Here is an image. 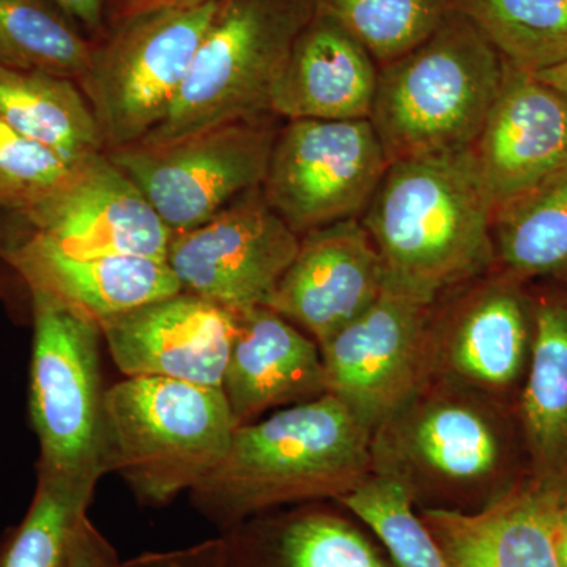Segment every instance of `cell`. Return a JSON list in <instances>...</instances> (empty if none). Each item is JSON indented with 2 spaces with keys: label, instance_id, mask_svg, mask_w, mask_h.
<instances>
[{
  "label": "cell",
  "instance_id": "8",
  "mask_svg": "<svg viewBox=\"0 0 567 567\" xmlns=\"http://www.w3.org/2000/svg\"><path fill=\"white\" fill-rule=\"evenodd\" d=\"M271 115L224 123L167 144L106 152L171 233L194 229L262 186L279 128Z\"/></svg>",
  "mask_w": 567,
  "mask_h": 567
},
{
  "label": "cell",
  "instance_id": "27",
  "mask_svg": "<svg viewBox=\"0 0 567 567\" xmlns=\"http://www.w3.org/2000/svg\"><path fill=\"white\" fill-rule=\"evenodd\" d=\"M503 61L537 74L567 61V0H451Z\"/></svg>",
  "mask_w": 567,
  "mask_h": 567
},
{
  "label": "cell",
  "instance_id": "3",
  "mask_svg": "<svg viewBox=\"0 0 567 567\" xmlns=\"http://www.w3.org/2000/svg\"><path fill=\"white\" fill-rule=\"evenodd\" d=\"M503 73L499 52L456 10L423 43L380 65L371 122L388 162L472 148Z\"/></svg>",
  "mask_w": 567,
  "mask_h": 567
},
{
  "label": "cell",
  "instance_id": "9",
  "mask_svg": "<svg viewBox=\"0 0 567 567\" xmlns=\"http://www.w3.org/2000/svg\"><path fill=\"white\" fill-rule=\"evenodd\" d=\"M388 166L371 121H290L276 136L262 192L303 237L361 218Z\"/></svg>",
  "mask_w": 567,
  "mask_h": 567
},
{
  "label": "cell",
  "instance_id": "13",
  "mask_svg": "<svg viewBox=\"0 0 567 567\" xmlns=\"http://www.w3.org/2000/svg\"><path fill=\"white\" fill-rule=\"evenodd\" d=\"M126 377H163L223 390L237 315L182 292L107 317L99 323Z\"/></svg>",
  "mask_w": 567,
  "mask_h": 567
},
{
  "label": "cell",
  "instance_id": "23",
  "mask_svg": "<svg viewBox=\"0 0 567 567\" xmlns=\"http://www.w3.org/2000/svg\"><path fill=\"white\" fill-rule=\"evenodd\" d=\"M525 431L540 483L565 492L567 477V306L537 308L532 371L524 399Z\"/></svg>",
  "mask_w": 567,
  "mask_h": 567
},
{
  "label": "cell",
  "instance_id": "35",
  "mask_svg": "<svg viewBox=\"0 0 567 567\" xmlns=\"http://www.w3.org/2000/svg\"><path fill=\"white\" fill-rule=\"evenodd\" d=\"M54 6L80 22L91 33H99L103 28V13L106 0H51Z\"/></svg>",
  "mask_w": 567,
  "mask_h": 567
},
{
  "label": "cell",
  "instance_id": "21",
  "mask_svg": "<svg viewBox=\"0 0 567 567\" xmlns=\"http://www.w3.org/2000/svg\"><path fill=\"white\" fill-rule=\"evenodd\" d=\"M0 121L73 163L106 152L87 96L66 78L0 66Z\"/></svg>",
  "mask_w": 567,
  "mask_h": 567
},
{
  "label": "cell",
  "instance_id": "32",
  "mask_svg": "<svg viewBox=\"0 0 567 567\" xmlns=\"http://www.w3.org/2000/svg\"><path fill=\"white\" fill-rule=\"evenodd\" d=\"M122 567H223L221 537L181 550L142 554Z\"/></svg>",
  "mask_w": 567,
  "mask_h": 567
},
{
  "label": "cell",
  "instance_id": "7",
  "mask_svg": "<svg viewBox=\"0 0 567 567\" xmlns=\"http://www.w3.org/2000/svg\"><path fill=\"white\" fill-rule=\"evenodd\" d=\"M221 2L125 18L95 44L91 70L78 85L106 152L137 144L162 125Z\"/></svg>",
  "mask_w": 567,
  "mask_h": 567
},
{
  "label": "cell",
  "instance_id": "25",
  "mask_svg": "<svg viewBox=\"0 0 567 567\" xmlns=\"http://www.w3.org/2000/svg\"><path fill=\"white\" fill-rule=\"evenodd\" d=\"M494 244L514 275L567 270V163L496 207Z\"/></svg>",
  "mask_w": 567,
  "mask_h": 567
},
{
  "label": "cell",
  "instance_id": "5",
  "mask_svg": "<svg viewBox=\"0 0 567 567\" xmlns=\"http://www.w3.org/2000/svg\"><path fill=\"white\" fill-rule=\"evenodd\" d=\"M315 11L311 0H223L169 114L137 144L270 115L293 41Z\"/></svg>",
  "mask_w": 567,
  "mask_h": 567
},
{
  "label": "cell",
  "instance_id": "24",
  "mask_svg": "<svg viewBox=\"0 0 567 567\" xmlns=\"http://www.w3.org/2000/svg\"><path fill=\"white\" fill-rule=\"evenodd\" d=\"M528 324L517 290L492 282L468 298L450 341V363L472 382L491 388L516 380L527 353Z\"/></svg>",
  "mask_w": 567,
  "mask_h": 567
},
{
  "label": "cell",
  "instance_id": "37",
  "mask_svg": "<svg viewBox=\"0 0 567 567\" xmlns=\"http://www.w3.org/2000/svg\"><path fill=\"white\" fill-rule=\"evenodd\" d=\"M557 555L559 567H567V529L559 525L557 535Z\"/></svg>",
  "mask_w": 567,
  "mask_h": 567
},
{
  "label": "cell",
  "instance_id": "29",
  "mask_svg": "<svg viewBox=\"0 0 567 567\" xmlns=\"http://www.w3.org/2000/svg\"><path fill=\"white\" fill-rule=\"evenodd\" d=\"M338 499L382 540L395 567H451L413 511L412 487L398 473L365 476Z\"/></svg>",
  "mask_w": 567,
  "mask_h": 567
},
{
  "label": "cell",
  "instance_id": "20",
  "mask_svg": "<svg viewBox=\"0 0 567 567\" xmlns=\"http://www.w3.org/2000/svg\"><path fill=\"white\" fill-rule=\"evenodd\" d=\"M221 543L223 567H395L352 522L322 509L245 520Z\"/></svg>",
  "mask_w": 567,
  "mask_h": 567
},
{
  "label": "cell",
  "instance_id": "16",
  "mask_svg": "<svg viewBox=\"0 0 567 567\" xmlns=\"http://www.w3.org/2000/svg\"><path fill=\"white\" fill-rule=\"evenodd\" d=\"M0 262L39 293L100 323L107 317L182 292L164 260L112 256L80 259L58 251L25 233L0 241Z\"/></svg>",
  "mask_w": 567,
  "mask_h": 567
},
{
  "label": "cell",
  "instance_id": "36",
  "mask_svg": "<svg viewBox=\"0 0 567 567\" xmlns=\"http://www.w3.org/2000/svg\"><path fill=\"white\" fill-rule=\"evenodd\" d=\"M536 76L547 82V84L554 87L567 102V61L559 63V65L554 66V69L537 73Z\"/></svg>",
  "mask_w": 567,
  "mask_h": 567
},
{
  "label": "cell",
  "instance_id": "31",
  "mask_svg": "<svg viewBox=\"0 0 567 567\" xmlns=\"http://www.w3.org/2000/svg\"><path fill=\"white\" fill-rule=\"evenodd\" d=\"M78 163L0 121V208L28 218L70 181Z\"/></svg>",
  "mask_w": 567,
  "mask_h": 567
},
{
  "label": "cell",
  "instance_id": "22",
  "mask_svg": "<svg viewBox=\"0 0 567 567\" xmlns=\"http://www.w3.org/2000/svg\"><path fill=\"white\" fill-rule=\"evenodd\" d=\"M401 443L413 464L454 488L477 486L502 457L491 420L476 405L454 398H436L410 413Z\"/></svg>",
  "mask_w": 567,
  "mask_h": 567
},
{
  "label": "cell",
  "instance_id": "12",
  "mask_svg": "<svg viewBox=\"0 0 567 567\" xmlns=\"http://www.w3.org/2000/svg\"><path fill=\"white\" fill-rule=\"evenodd\" d=\"M29 233L71 257L132 256L167 262L173 233L106 152L81 159L70 181L22 219Z\"/></svg>",
  "mask_w": 567,
  "mask_h": 567
},
{
  "label": "cell",
  "instance_id": "6",
  "mask_svg": "<svg viewBox=\"0 0 567 567\" xmlns=\"http://www.w3.org/2000/svg\"><path fill=\"white\" fill-rule=\"evenodd\" d=\"M29 410L40 443L37 468L95 488L107 473L99 323L31 293Z\"/></svg>",
  "mask_w": 567,
  "mask_h": 567
},
{
  "label": "cell",
  "instance_id": "11",
  "mask_svg": "<svg viewBox=\"0 0 567 567\" xmlns=\"http://www.w3.org/2000/svg\"><path fill=\"white\" fill-rule=\"evenodd\" d=\"M432 303L385 279L374 303L319 346L327 393L369 431L398 415L415 390Z\"/></svg>",
  "mask_w": 567,
  "mask_h": 567
},
{
  "label": "cell",
  "instance_id": "33",
  "mask_svg": "<svg viewBox=\"0 0 567 567\" xmlns=\"http://www.w3.org/2000/svg\"><path fill=\"white\" fill-rule=\"evenodd\" d=\"M117 551L110 540L92 524L89 516L82 517L71 544L66 567H122Z\"/></svg>",
  "mask_w": 567,
  "mask_h": 567
},
{
  "label": "cell",
  "instance_id": "19",
  "mask_svg": "<svg viewBox=\"0 0 567 567\" xmlns=\"http://www.w3.org/2000/svg\"><path fill=\"white\" fill-rule=\"evenodd\" d=\"M223 391L237 427L251 424L275 406L327 393L322 353L268 306L248 309L237 315Z\"/></svg>",
  "mask_w": 567,
  "mask_h": 567
},
{
  "label": "cell",
  "instance_id": "26",
  "mask_svg": "<svg viewBox=\"0 0 567 567\" xmlns=\"http://www.w3.org/2000/svg\"><path fill=\"white\" fill-rule=\"evenodd\" d=\"M95 44L51 0H0V66L80 82Z\"/></svg>",
  "mask_w": 567,
  "mask_h": 567
},
{
  "label": "cell",
  "instance_id": "4",
  "mask_svg": "<svg viewBox=\"0 0 567 567\" xmlns=\"http://www.w3.org/2000/svg\"><path fill=\"white\" fill-rule=\"evenodd\" d=\"M107 472L164 506L221 464L237 424L219 388L126 377L104 394Z\"/></svg>",
  "mask_w": 567,
  "mask_h": 567
},
{
  "label": "cell",
  "instance_id": "15",
  "mask_svg": "<svg viewBox=\"0 0 567 567\" xmlns=\"http://www.w3.org/2000/svg\"><path fill=\"white\" fill-rule=\"evenodd\" d=\"M472 152L496 210L567 163L566 100L536 74L505 62Z\"/></svg>",
  "mask_w": 567,
  "mask_h": 567
},
{
  "label": "cell",
  "instance_id": "1",
  "mask_svg": "<svg viewBox=\"0 0 567 567\" xmlns=\"http://www.w3.org/2000/svg\"><path fill=\"white\" fill-rule=\"evenodd\" d=\"M495 205L472 148L390 163L361 223L386 279L435 301L495 260Z\"/></svg>",
  "mask_w": 567,
  "mask_h": 567
},
{
  "label": "cell",
  "instance_id": "38",
  "mask_svg": "<svg viewBox=\"0 0 567 567\" xmlns=\"http://www.w3.org/2000/svg\"><path fill=\"white\" fill-rule=\"evenodd\" d=\"M559 525L567 529V495L563 498L561 507H559Z\"/></svg>",
  "mask_w": 567,
  "mask_h": 567
},
{
  "label": "cell",
  "instance_id": "14",
  "mask_svg": "<svg viewBox=\"0 0 567 567\" xmlns=\"http://www.w3.org/2000/svg\"><path fill=\"white\" fill-rule=\"evenodd\" d=\"M385 279V265L363 223L346 219L301 237L268 308L322 346L374 303Z\"/></svg>",
  "mask_w": 567,
  "mask_h": 567
},
{
  "label": "cell",
  "instance_id": "28",
  "mask_svg": "<svg viewBox=\"0 0 567 567\" xmlns=\"http://www.w3.org/2000/svg\"><path fill=\"white\" fill-rule=\"evenodd\" d=\"M95 488L37 468L31 506L0 540V567H66L71 544Z\"/></svg>",
  "mask_w": 567,
  "mask_h": 567
},
{
  "label": "cell",
  "instance_id": "17",
  "mask_svg": "<svg viewBox=\"0 0 567 567\" xmlns=\"http://www.w3.org/2000/svg\"><path fill=\"white\" fill-rule=\"evenodd\" d=\"M565 495L535 483L477 511L425 507L421 518L451 567H559L557 535Z\"/></svg>",
  "mask_w": 567,
  "mask_h": 567
},
{
  "label": "cell",
  "instance_id": "34",
  "mask_svg": "<svg viewBox=\"0 0 567 567\" xmlns=\"http://www.w3.org/2000/svg\"><path fill=\"white\" fill-rule=\"evenodd\" d=\"M212 2H219V0H112V17L114 21H121L137 14L151 13V11L194 9Z\"/></svg>",
  "mask_w": 567,
  "mask_h": 567
},
{
  "label": "cell",
  "instance_id": "10",
  "mask_svg": "<svg viewBox=\"0 0 567 567\" xmlns=\"http://www.w3.org/2000/svg\"><path fill=\"white\" fill-rule=\"evenodd\" d=\"M300 241L259 186L200 226L174 234L167 265L182 290L240 315L270 303Z\"/></svg>",
  "mask_w": 567,
  "mask_h": 567
},
{
  "label": "cell",
  "instance_id": "2",
  "mask_svg": "<svg viewBox=\"0 0 567 567\" xmlns=\"http://www.w3.org/2000/svg\"><path fill=\"white\" fill-rule=\"evenodd\" d=\"M371 431L333 394L235 431L221 464L193 488V502L226 529L276 506L342 496L368 476Z\"/></svg>",
  "mask_w": 567,
  "mask_h": 567
},
{
  "label": "cell",
  "instance_id": "18",
  "mask_svg": "<svg viewBox=\"0 0 567 567\" xmlns=\"http://www.w3.org/2000/svg\"><path fill=\"white\" fill-rule=\"evenodd\" d=\"M380 66L352 33L312 14L293 41L271 99L290 121H371Z\"/></svg>",
  "mask_w": 567,
  "mask_h": 567
},
{
  "label": "cell",
  "instance_id": "30",
  "mask_svg": "<svg viewBox=\"0 0 567 567\" xmlns=\"http://www.w3.org/2000/svg\"><path fill=\"white\" fill-rule=\"evenodd\" d=\"M371 52L380 65L395 61L439 29L451 0H311Z\"/></svg>",
  "mask_w": 567,
  "mask_h": 567
},
{
  "label": "cell",
  "instance_id": "39",
  "mask_svg": "<svg viewBox=\"0 0 567 567\" xmlns=\"http://www.w3.org/2000/svg\"><path fill=\"white\" fill-rule=\"evenodd\" d=\"M0 292H2V286H0Z\"/></svg>",
  "mask_w": 567,
  "mask_h": 567
}]
</instances>
